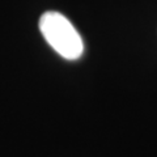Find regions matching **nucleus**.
Here are the masks:
<instances>
[{
  "label": "nucleus",
  "mask_w": 157,
  "mask_h": 157,
  "mask_svg": "<svg viewBox=\"0 0 157 157\" xmlns=\"http://www.w3.org/2000/svg\"><path fill=\"white\" fill-rule=\"evenodd\" d=\"M39 30L48 45L67 60H76L82 55L84 43L80 34L62 13L45 12L39 18Z\"/></svg>",
  "instance_id": "f257e3e1"
}]
</instances>
